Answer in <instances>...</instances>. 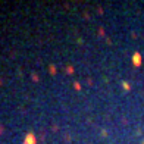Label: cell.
Wrapping results in <instances>:
<instances>
[{
  "label": "cell",
  "instance_id": "obj_1",
  "mask_svg": "<svg viewBox=\"0 0 144 144\" xmlns=\"http://www.w3.org/2000/svg\"><path fill=\"white\" fill-rule=\"evenodd\" d=\"M141 60H143V57H141V55L138 52H135L132 55V65L134 66H140L141 65Z\"/></svg>",
  "mask_w": 144,
  "mask_h": 144
},
{
  "label": "cell",
  "instance_id": "obj_3",
  "mask_svg": "<svg viewBox=\"0 0 144 144\" xmlns=\"http://www.w3.org/2000/svg\"><path fill=\"white\" fill-rule=\"evenodd\" d=\"M122 87H124V90H126V91H129V90H131V85H129L126 81H122Z\"/></svg>",
  "mask_w": 144,
  "mask_h": 144
},
{
  "label": "cell",
  "instance_id": "obj_2",
  "mask_svg": "<svg viewBox=\"0 0 144 144\" xmlns=\"http://www.w3.org/2000/svg\"><path fill=\"white\" fill-rule=\"evenodd\" d=\"M24 144H37V138H35V135L34 134H26L25 135V143Z\"/></svg>",
  "mask_w": 144,
  "mask_h": 144
},
{
  "label": "cell",
  "instance_id": "obj_6",
  "mask_svg": "<svg viewBox=\"0 0 144 144\" xmlns=\"http://www.w3.org/2000/svg\"><path fill=\"white\" fill-rule=\"evenodd\" d=\"M74 87H75V90H77V91H79V90H81V84H79L78 81L74 82Z\"/></svg>",
  "mask_w": 144,
  "mask_h": 144
},
{
  "label": "cell",
  "instance_id": "obj_4",
  "mask_svg": "<svg viewBox=\"0 0 144 144\" xmlns=\"http://www.w3.org/2000/svg\"><path fill=\"white\" fill-rule=\"evenodd\" d=\"M49 72L52 75H55L56 74V68H55V65H50V68H49Z\"/></svg>",
  "mask_w": 144,
  "mask_h": 144
},
{
  "label": "cell",
  "instance_id": "obj_5",
  "mask_svg": "<svg viewBox=\"0 0 144 144\" xmlns=\"http://www.w3.org/2000/svg\"><path fill=\"white\" fill-rule=\"evenodd\" d=\"M66 72H68V74H74V66L68 65V66H66Z\"/></svg>",
  "mask_w": 144,
  "mask_h": 144
},
{
  "label": "cell",
  "instance_id": "obj_9",
  "mask_svg": "<svg viewBox=\"0 0 144 144\" xmlns=\"http://www.w3.org/2000/svg\"><path fill=\"white\" fill-rule=\"evenodd\" d=\"M2 131H3V126L0 125V134H2Z\"/></svg>",
  "mask_w": 144,
  "mask_h": 144
},
{
  "label": "cell",
  "instance_id": "obj_8",
  "mask_svg": "<svg viewBox=\"0 0 144 144\" xmlns=\"http://www.w3.org/2000/svg\"><path fill=\"white\" fill-rule=\"evenodd\" d=\"M33 79H34V81H38V77L35 74H33Z\"/></svg>",
  "mask_w": 144,
  "mask_h": 144
},
{
  "label": "cell",
  "instance_id": "obj_7",
  "mask_svg": "<svg viewBox=\"0 0 144 144\" xmlns=\"http://www.w3.org/2000/svg\"><path fill=\"white\" fill-rule=\"evenodd\" d=\"M99 34H100V35H104V30H103V28H100V31H99Z\"/></svg>",
  "mask_w": 144,
  "mask_h": 144
},
{
  "label": "cell",
  "instance_id": "obj_10",
  "mask_svg": "<svg viewBox=\"0 0 144 144\" xmlns=\"http://www.w3.org/2000/svg\"><path fill=\"white\" fill-rule=\"evenodd\" d=\"M143 144H144V141H143Z\"/></svg>",
  "mask_w": 144,
  "mask_h": 144
}]
</instances>
